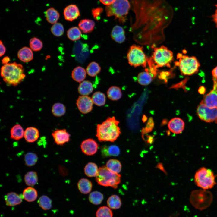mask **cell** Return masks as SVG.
Returning a JSON list of instances; mask_svg holds the SVG:
<instances>
[{
	"label": "cell",
	"instance_id": "d6a6232c",
	"mask_svg": "<svg viewBox=\"0 0 217 217\" xmlns=\"http://www.w3.org/2000/svg\"><path fill=\"white\" fill-rule=\"evenodd\" d=\"M106 166L110 171L118 173L121 171L122 165L119 160L116 159H111L107 162Z\"/></svg>",
	"mask_w": 217,
	"mask_h": 217
},
{
	"label": "cell",
	"instance_id": "7bdbcfd3",
	"mask_svg": "<svg viewBox=\"0 0 217 217\" xmlns=\"http://www.w3.org/2000/svg\"><path fill=\"white\" fill-rule=\"evenodd\" d=\"M29 45L31 50L36 52L40 50L43 46L42 41L36 37H33L30 39Z\"/></svg>",
	"mask_w": 217,
	"mask_h": 217
},
{
	"label": "cell",
	"instance_id": "816d5d0a",
	"mask_svg": "<svg viewBox=\"0 0 217 217\" xmlns=\"http://www.w3.org/2000/svg\"><path fill=\"white\" fill-rule=\"evenodd\" d=\"M212 74L213 77L217 79V66L214 68L212 70Z\"/></svg>",
	"mask_w": 217,
	"mask_h": 217
},
{
	"label": "cell",
	"instance_id": "4fadbf2b",
	"mask_svg": "<svg viewBox=\"0 0 217 217\" xmlns=\"http://www.w3.org/2000/svg\"><path fill=\"white\" fill-rule=\"evenodd\" d=\"M80 147L82 151L85 154L91 156L97 152L98 145L94 140L89 138L83 141L80 144Z\"/></svg>",
	"mask_w": 217,
	"mask_h": 217
},
{
	"label": "cell",
	"instance_id": "e575fe53",
	"mask_svg": "<svg viewBox=\"0 0 217 217\" xmlns=\"http://www.w3.org/2000/svg\"><path fill=\"white\" fill-rule=\"evenodd\" d=\"M39 206L43 210H46L50 209L52 207V200L46 195L40 197L38 200Z\"/></svg>",
	"mask_w": 217,
	"mask_h": 217
},
{
	"label": "cell",
	"instance_id": "ba28073f",
	"mask_svg": "<svg viewBox=\"0 0 217 217\" xmlns=\"http://www.w3.org/2000/svg\"><path fill=\"white\" fill-rule=\"evenodd\" d=\"M156 68L167 66L170 68L173 59L172 52L164 46L154 47L152 58H151Z\"/></svg>",
	"mask_w": 217,
	"mask_h": 217
},
{
	"label": "cell",
	"instance_id": "8992f818",
	"mask_svg": "<svg viewBox=\"0 0 217 217\" xmlns=\"http://www.w3.org/2000/svg\"><path fill=\"white\" fill-rule=\"evenodd\" d=\"M213 200L212 193L206 190H197L193 191L190 200L193 206L197 209L203 210L208 207Z\"/></svg>",
	"mask_w": 217,
	"mask_h": 217
},
{
	"label": "cell",
	"instance_id": "7c38bea8",
	"mask_svg": "<svg viewBox=\"0 0 217 217\" xmlns=\"http://www.w3.org/2000/svg\"><path fill=\"white\" fill-rule=\"evenodd\" d=\"M93 103L92 98L86 96H79L76 102L79 110L84 114L87 113L92 110Z\"/></svg>",
	"mask_w": 217,
	"mask_h": 217
},
{
	"label": "cell",
	"instance_id": "9a60e30c",
	"mask_svg": "<svg viewBox=\"0 0 217 217\" xmlns=\"http://www.w3.org/2000/svg\"><path fill=\"white\" fill-rule=\"evenodd\" d=\"M64 15L66 20L72 21L80 16V13L78 7L75 5L71 4L65 8Z\"/></svg>",
	"mask_w": 217,
	"mask_h": 217
},
{
	"label": "cell",
	"instance_id": "5bb4252c",
	"mask_svg": "<svg viewBox=\"0 0 217 217\" xmlns=\"http://www.w3.org/2000/svg\"><path fill=\"white\" fill-rule=\"evenodd\" d=\"M55 143L58 145H63L70 140V134L65 129H57L52 134Z\"/></svg>",
	"mask_w": 217,
	"mask_h": 217
},
{
	"label": "cell",
	"instance_id": "bcb514c9",
	"mask_svg": "<svg viewBox=\"0 0 217 217\" xmlns=\"http://www.w3.org/2000/svg\"><path fill=\"white\" fill-rule=\"evenodd\" d=\"M153 126L154 123L152 119H149L145 129V131L147 132L151 131Z\"/></svg>",
	"mask_w": 217,
	"mask_h": 217
},
{
	"label": "cell",
	"instance_id": "8fae6325",
	"mask_svg": "<svg viewBox=\"0 0 217 217\" xmlns=\"http://www.w3.org/2000/svg\"><path fill=\"white\" fill-rule=\"evenodd\" d=\"M213 85L212 89L204 95L201 101L208 107H217V79L213 77Z\"/></svg>",
	"mask_w": 217,
	"mask_h": 217
},
{
	"label": "cell",
	"instance_id": "e0dca14e",
	"mask_svg": "<svg viewBox=\"0 0 217 217\" xmlns=\"http://www.w3.org/2000/svg\"><path fill=\"white\" fill-rule=\"evenodd\" d=\"M111 37L117 43H121L123 42L126 39L124 29L120 26H115L112 31Z\"/></svg>",
	"mask_w": 217,
	"mask_h": 217
},
{
	"label": "cell",
	"instance_id": "c3c4849f",
	"mask_svg": "<svg viewBox=\"0 0 217 217\" xmlns=\"http://www.w3.org/2000/svg\"><path fill=\"white\" fill-rule=\"evenodd\" d=\"M0 56L1 57L5 54L6 51V48L1 40L0 41Z\"/></svg>",
	"mask_w": 217,
	"mask_h": 217
},
{
	"label": "cell",
	"instance_id": "74e56055",
	"mask_svg": "<svg viewBox=\"0 0 217 217\" xmlns=\"http://www.w3.org/2000/svg\"><path fill=\"white\" fill-rule=\"evenodd\" d=\"M101 67L96 62L93 61L90 63L87 66L86 71L90 76L94 77L96 76L100 71Z\"/></svg>",
	"mask_w": 217,
	"mask_h": 217
},
{
	"label": "cell",
	"instance_id": "4316f807",
	"mask_svg": "<svg viewBox=\"0 0 217 217\" xmlns=\"http://www.w3.org/2000/svg\"><path fill=\"white\" fill-rule=\"evenodd\" d=\"M22 196L26 201L31 202L36 200L38 197V193L35 188L29 187L24 190Z\"/></svg>",
	"mask_w": 217,
	"mask_h": 217
},
{
	"label": "cell",
	"instance_id": "ac0fdd59",
	"mask_svg": "<svg viewBox=\"0 0 217 217\" xmlns=\"http://www.w3.org/2000/svg\"><path fill=\"white\" fill-rule=\"evenodd\" d=\"M5 200L6 205L13 206L20 204L22 201V198L16 193L11 192L5 196Z\"/></svg>",
	"mask_w": 217,
	"mask_h": 217
},
{
	"label": "cell",
	"instance_id": "f546056e",
	"mask_svg": "<svg viewBox=\"0 0 217 217\" xmlns=\"http://www.w3.org/2000/svg\"><path fill=\"white\" fill-rule=\"evenodd\" d=\"M107 205L111 209H117L121 207L122 203L120 197L118 196L113 195L108 199Z\"/></svg>",
	"mask_w": 217,
	"mask_h": 217
},
{
	"label": "cell",
	"instance_id": "30bf717a",
	"mask_svg": "<svg viewBox=\"0 0 217 217\" xmlns=\"http://www.w3.org/2000/svg\"><path fill=\"white\" fill-rule=\"evenodd\" d=\"M197 113L199 118L203 121L217 123V107L210 108L201 102L197 106Z\"/></svg>",
	"mask_w": 217,
	"mask_h": 217
},
{
	"label": "cell",
	"instance_id": "484cf974",
	"mask_svg": "<svg viewBox=\"0 0 217 217\" xmlns=\"http://www.w3.org/2000/svg\"><path fill=\"white\" fill-rule=\"evenodd\" d=\"M77 187L79 191L82 193L86 194L91 191L92 184L89 180L86 178H82L77 183Z\"/></svg>",
	"mask_w": 217,
	"mask_h": 217
},
{
	"label": "cell",
	"instance_id": "cb8c5ba5",
	"mask_svg": "<svg viewBox=\"0 0 217 217\" xmlns=\"http://www.w3.org/2000/svg\"><path fill=\"white\" fill-rule=\"evenodd\" d=\"M78 90L81 96H87L93 91V84L89 80L83 81L79 85Z\"/></svg>",
	"mask_w": 217,
	"mask_h": 217
},
{
	"label": "cell",
	"instance_id": "b9f144b4",
	"mask_svg": "<svg viewBox=\"0 0 217 217\" xmlns=\"http://www.w3.org/2000/svg\"><path fill=\"white\" fill-rule=\"evenodd\" d=\"M96 217H113V214L111 209L108 206H102L97 210Z\"/></svg>",
	"mask_w": 217,
	"mask_h": 217
},
{
	"label": "cell",
	"instance_id": "f35d334b",
	"mask_svg": "<svg viewBox=\"0 0 217 217\" xmlns=\"http://www.w3.org/2000/svg\"><path fill=\"white\" fill-rule=\"evenodd\" d=\"M67 36L71 40L75 41L80 38L81 33L77 27H74L69 29L67 31Z\"/></svg>",
	"mask_w": 217,
	"mask_h": 217
},
{
	"label": "cell",
	"instance_id": "836d02e7",
	"mask_svg": "<svg viewBox=\"0 0 217 217\" xmlns=\"http://www.w3.org/2000/svg\"><path fill=\"white\" fill-rule=\"evenodd\" d=\"M91 98L93 103L98 106H102L105 104V96L100 91L95 92L92 95Z\"/></svg>",
	"mask_w": 217,
	"mask_h": 217
},
{
	"label": "cell",
	"instance_id": "f5cc1de1",
	"mask_svg": "<svg viewBox=\"0 0 217 217\" xmlns=\"http://www.w3.org/2000/svg\"><path fill=\"white\" fill-rule=\"evenodd\" d=\"M205 90V87L203 86H201L199 88L198 91L200 94H202L204 93Z\"/></svg>",
	"mask_w": 217,
	"mask_h": 217
},
{
	"label": "cell",
	"instance_id": "d590c367",
	"mask_svg": "<svg viewBox=\"0 0 217 217\" xmlns=\"http://www.w3.org/2000/svg\"><path fill=\"white\" fill-rule=\"evenodd\" d=\"M98 169L96 165L94 163L90 162L85 166L84 169L85 175L89 177H96L98 172Z\"/></svg>",
	"mask_w": 217,
	"mask_h": 217
},
{
	"label": "cell",
	"instance_id": "681fc988",
	"mask_svg": "<svg viewBox=\"0 0 217 217\" xmlns=\"http://www.w3.org/2000/svg\"><path fill=\"white\" fill-rule=\"evenodd\" d=\"M116 0H99L103 4L107 6L113 4Z\"/></svg>",
	"mask_w": 217,
	"mask_h": 217
},
{
	"label": "cell",
	"instance_id": "f6af8a7d",
	"mask_svg": "<svg viewBox=\"0 0 217 217\" xmlns=\"http://www.w3.org/2000/svg\"><path fill=\"white\" fill-rule=\"evenodd\" d=\"M103 10V8L100 7L92 9V14L95 20L98 21L100 19V14Z\"/></svg>",
	"mask_w": 217,
	"mask_h": 217
},
{
	"label": "cell",
	"instance_id": "ffe728a7",
	"mask_svg": "<svg viewBox=\"0 0 217 217\" xmlns=\"http://www.w3.org/2000/svg\"><path fill=\"white\" fill-rule=\"evenodd\" d=\"M39 136V131L35 127H28L24 131V137L27 142L33 143L35 142L38 139Z\"/></svg>",
	"mask_w": 217,
	"mask_h": 217
},
{
	"label": "cell",
	"instance_id": "83f0119b",
	"mask_svg": "<svg viewBox=\"0 0 217 217\" xmlns=\"http://www.w3.org/2000/svg\"><path fill=\"white\" fill-rule=\"evenodd\" d=\"M71 76L74 80L80 83L83 81L86 77V71L83 68L78 66L74 68L72 71Z\"/></svg>",
	"mask_w": 217,
	"mask_h": 217
},
{
	"label": "cell",
	"instance_id": "7402d4cb",
	"mask_svg": "<svg viewBox=\"0 0 217 217\" xmlns=\"http://www.w3.org/2000/svg\"><path fill=\"white\" fill-rule=\"evenodd\" d=\"M101 153L104 157L110 156H116L120 153V150L118 146L115 145L109 146H103L102 147Z\"/></svg>",
	"mask_w": 217,
	"mask_h": 217
},
{
	"label": "cell",
	"instance_id": "8d00e7d4",
	"mask_svg": "<svg viewBox=\"0 0 217 217\" xmlns=\"http://www.w3.org/2000/svg\"><path fill=\"white\" fill-rule=\"evenodd\" d=\"M89 200L90 203L95 205H98L102 202L104 196L101 192L95 191L90 193L89 195Z\"/></svg>",
	"mask_w": 217,
	"mask_h": 217
},
{
	"label": "cell",
	"instance_id": "9c48e42d",
	"mask_svg": "<svg viewBox=\"0 0 217 217\" xmlns=\"http://www.w3.org/2000/svg\"><path fill=\"white\" fill-rule=\"evenodd\" d=\"M142 46L134 44L131 46L128 52L127 58L129 64L134 67L141 66L146 67L147 58L143 51Z\"/></svg>",
	"mask_w": 217,
	"mask_h": 217
},
{
	"label": "cell",
	"instance_id": "44dd1931",
	"mask_svg": "<svg viewBox=\"0 0 217 217\" xmlns=\"http://www.w3.org/2000/svg\"><path fill=\"white\" fill-rule=\"evenodd\" d=\"M17 56L21 61L25 63L30 61L33 58L32 50L30 48L26 46L20 49Z\"/></svg>",
	"mask_w": 217,
	"mask_h": 217
},
{
	"label": "cell",
	"instance_id": "6da1fadb",
	"mask_svg": "<svg viewBox=\"0 0 217 217\" xmlns=\"http://www.w3.org/2000/svg\"><path fill=\"white\" fill-rule=\"evenodd\" d=\"M119 122L114 116L108 117L101 124L97 126L96 137L100 142H114L121 132L118 126Z\"/></svg>",
	"mask_w": 217,
	"mask_h": 217
},
{
	"label": "cell",
	"instance_id": "5b68a950",
	"mask_svg": "<svg viewBox=\"0 0 217 217\" xmlns=\"http://www.w3.org/2000/svg\"><path fill=\"white\" fill-rule=\"evenodd\" d=\"M177 58L179 59V61L176 62V65L179 66L182 75L190 76L198 72L200 64L195 57L189 56L178 53Z\"/></svg>",
	"mask_w": 217,
	"mask_h": 217
},
{
	"label": "cell",
	"instance_id": "f907efd6",
	"mask_svg": "<svg viewBox=\"0 0 217 217\" xmlns=\"http://www.w3.org/2000/svg\"><path fill=\"white\" fill-rule=\"evenodd\" d=\"M10 61V58L8 56H6L4 57L2 60V63L4 64L8 63Z\"/></svg>",
	"mask_w": 217,
	"mask_h": 217
},
{
	"label": "cell",
	"instance_id": "7dc6e473",
	"mask_svg": "<svg viewBox=\"0 0 217 217\" xmlns=\"http://www.w3.org/2000/svg\"><path fill=\"white\" fill-rule=\"evenodd\" d=\"M215 10L214 13L212 15V21L215 23L216 27L217 28V4L215 5Z\"/></svg>",
	"mask_w": 217,
	"mask_h": 217
},
{
	"label": "cell",
	"instance_id": "603a6c76",
	"mask_svg": "<svg viewBox=\"0 0 217 217\" xmlns=\"http://www.w3.org/2000/svg\"><path fill=\"white\" fill-rule=\"evenodd\" d=\"M95 26L94 22L88 19L82 20L78 24L79 28L84 33H89L92 32Z\"/></svg>",
	"mask_w": 217,
	"mask_h": 217
},
{
	"label": "cell",
	"instance_id": "ee69618b",
	"mask_svg": "<svg viewBox=\"0 0 217 217\" xmlns=\"http://www.w3.org/2000/svg\"><path fill=\"white\" fill-rule=\"evenodd\" d=\"M51 31L55 36L59 37L63 34L64 29L61 24L57 22L52 26L51 28Z\"/></svg>",
	"mask_w": 217,
	"mask_h": 217
},
{
	"label": "cell",
	"instance_id": "db71d44e",
	"mask_svg": "<svg viewBox=\"0 0 217 217\" xmlns=\"http://www.w3.org/2000/svg\"><path fill=\"white\" fill-rule=\"evenodd\" d=\"M157 167L163 171H164V172H165L164 167L161 164H158L157 166Z\"/></svg>",
	"mask_w": 217,
	"mask_h": 217
},
{
	"label": "cell",
	"instance_id": "1f68e13d",
	"mask_svg": "<svg viewBox=\"0 0 217 217\" xmlns=\"http://www.w3.org/2000/svg\"><path fill=\"white\" fill-rule=\"evenodd\" d=\"M24 180L26 184L29 186L35 185L38 181V177L36 172L34 171L27 172L24 177Z\"/></svg>",
	"mask_w": 217,
	"mask_h": 217
},
{
	"label": "cell",
	"instance_id": "2e32d148",
	"mask_svg": "<svg viewBox=\"0 0 217 217\" xmlns=\"http://www.w3.org/2000/svg\"><path fill=\"white\" fill-rule=\"evenodd\" d=\"M184 121L179 118L172 119L169 122L168 127L172 132L179 134L182 133L184 127Z\"/></svg>",
	"mask_w": 217,
	"mask_h": 217
},
{
	"label": "cell",
	"instance_id": "d4e9b609",
	"mask_svg": "<svg viewBox=\"0 0 217 217\" xmlns=\"http://www.w3.org/2000/svg\"><path fill=\"white\" fill-rule=\"evenodd\" d=\"M44 14L47 21L52 24L57 23L60 17L58 12L52 7L48 9Z\"/></svg>",
	"mask_w": 217,
	"mask_h": 217
},
{
	"label": "cell",
	"instance_id": "f1b7e54d",
	"mask_svg": "<svg viewBox=\"0 0 217 217\" xmlns=\"http://www.w3.org/2000/svg\"><path fill=\"white\" fill-rule=\"evenodd\" d=\"M24 132L22 127L20 124H16L11 129V138L14 140H19L24 136Z\"/></svg>",
	"mask_w": 217,
	"mask_h": 217
},
{
	"label": "cell",
	"instance_id": "d6986e66",
	"mask_svg": "<svg viewBox=\"0 0 217 217\" xmlns=\"http://www.w3.org/2000/svg\"><path fill=\"white\" fill-rule=\"evenodd\" d=\"M155 76L148 68L145 69V71L139 73L137 76V80L138 83L142 85H147L152 82L153 78Z\"/></svg>",
	"mask_w": 217,
	"mask_h": 217
},
{
	"label": "cell",
	"instance_id": "60d3db41",
	"mask_svg": "<svg viewBox=\"0 0 217 217\" xmlns=\"http://www.w3.org/2000/svg\"><path fill=\"white\" fill-rule=\"evenodd\" d=\"M38 159V156L36 154L33 152H28L24 156L25 164L27 166H32L36 164Z\"/></svg>",
	"mask_w": 217,
	"mask_h": 217
},
{
	"label": "cell",
	"instance_id": "ab89813d",
	"mask_svg": "<svg viewBox=\"0 0 217 217\" xmlns=\"http://www.w3.org/2000/svg\"><path fill=\"white\" fill-rule=\"evenodd\" d=\"M52 112L55 116L58 117H61L65 113V107L61 103H56L53 105L52 108Z\"/></svg>",
	"mask_w": 217,
	"mask_h": 217
},
{
	"label": "cell",
	"instance_id": "52a82bcc",
	"mask_svg": "<svg viewBox=\"0 0 217 217\" xmlns=\"http://www.w3.org/2000/svg\"><path fill=\"white\" fill-rule=\"evenodd\" d=\"M194 181L197 186L204 190L211 189L216 184L213 171L204 167L201 168L196 172Z\"/></svg>",
	"mask_w": 217,
	"mask_h": 217
},
{
	"label": "cell",
	"instance_id": "7a4b0ae2",
	"mask_svg": "<svg viewBox=\"0 0 217 217\" xmlns=\"http://www.w3.org/2000/svg\"><path fill=\"white\" fill-rule=\"evenodd\" d=\"M1 75L7 84L14 86L20 83L26 76L23 66L16 62L4 64L1 68Z\"/></svg>",
	"mask_w": 217,
	"mask_h": 217
},
{
	"label": "cell",
	"instance_id": "3957f363",
	"mask_svg": "<svg viewBox=\"0 0 217 217\" xmlns=\"http://www.w3.org/2000/svg\"><path fill=\"white\" fill-rule=\"evenodd\" d=\"M130 8L128 0H116L112 4L107 6L105 11L108 17L114 16L115 19H118L119 22L124 23Z\"/></svg>",
	"mask_w": 217,
	"mask_h": 217
},
{
	"label": "cell",
	"instance_id": "4dcf8cb0",
	"mask_svg": "<svg viewBox=\"0 0 217 217\" xmlns=\"http://www.w3.org/2000/svg\"><path fill=\"white\" fill-rule=\"evenodd\" d=\"M108 98L112 101H116L120 99L122 96V93L120 88L116 86L110 87L107 91Z\"/></svg>",
	"mask_w": 217,
	"mask_h": 217
},
{
	"label": "cell",
	"instance_id": "277c9868",
	"mask_svg": "<svg viewBox=\"0 0 217 217\" xmlns=\"http://www.w3.org/2000/svg\"><path fill=\"white\" fill-rule=\"evenodd\" d=\"M121 175L114 172L108 169L106 166L100 167L96 176V180L101 186L110 187L116 189L121 182Z\"/></svg>",
	"mask_w": 217,
	"mask_h": 217
}]
</instances>
